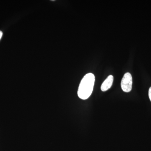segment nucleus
<instances>
[{
  "label": "nucleus",
  "instance_id": "nucleus-2",
  "mask_svg": "<svg viewBox=\"0 0 151 151\" xmlns=\"http://www.w3.org/2000/svg\"><path fill=\"white\" fill-rule=\"evenodd\" d=\"M132 76L131 73L127 72L124 74L121 82V86L123 91L125 92H129L132 88Z\"/></svg>",
  "mask_w": 151,
  "mask_h": 151
},
{
  "label": "nucleus",
  "instance_id": "nucleus-5",
  "mask_svg": "<svg viewBox=\"0 0 151 151\" xmlns=\"http://www.w3.org/2000/svg\"><path fill=\"white\" fill-rule=\"evenodd\" d=\"M3 36V32L1 31H0V40L1 38Z\"/></svg>",
  "mask_w": 151,
  "mask_h": 151
},
{
  "label": "nucleus",
  "instance_id": "nucleus-4",
  "mask_svg": "<svg viewBox=\"0 0 151 151\" xmlns=\"http://www.w3.org/2000/svg\"><path fill=\"white\" fill-rule=\"evenodd\" d=\"M149 96L150 100L151 102V87L150 88L149 90Z\"/></svg>",
  "mask_w": 151,
  "mask_h": 151
},
{
  "label": "nucleus",
  "instance_id": "nucleus-3",
  "mask_svg": "<svg viewBox=\"0 0 151 151\" xmlns=\"http://www.w3.org/2000/svg\"><path fill=\"white\" fill-rule=\"evenodd\" d=\"M113 79L114 78L113 76H109L101 85V90L103 92H105L110 89L113 84Z\"/></svg>",
  "mask_w": 151,
  "mask_h": 151
},
{
  "label": "nucleus",
  "instance_id": "nucleus-1",
  "mask_svg": "<svg viewBox=\"0 0 151 151\" xmlns=\"http://www.w3.org/2000/svg\"><path fill=\"white\" fill-rule=\"evenodd\" d=\"M95 76L92 73H88L84 76L79 84L78 90V97L85 100L88 99L93 92Z\"/></svg>",
  "mask_w": 151,
  "mask_h": 151
}]
</instances>
